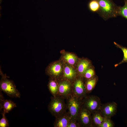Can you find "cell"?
<instances>
[{
    "instance_id": "obj_7",
    "label": "cell",
    "mask_w": 127,
    "mask_h": 127,
    "mask_svg": "<svg viewBox=\"0 0 127 127\" xmlns=\"http://www.w3.org/2000/svg\"><path fill=\"white\" fill-rule=\"evenodd\" d=\"M72 92L75 95L82 99L86 96L87 92L82 78H79L75 80L73 84Z\"/></svg>"
},
{
    "instance_id": "obj_9",
    "label": "cell",
    "mask_w": 127,
    "mask_h": 127,
    "mask_svg": "<svg viewBox=\"0 0 127 127\" xmlns=\"http://www.w3.org/2000/svg\"><path fill=\"white\" fill-rule=\"evenodd\" d=\"M62 64L59 62H56L50 64L46 70L47 74L51 77L57 78L60 76L62 72Z\"/></svg>"
},
{
    "instance_id": "obj_8",
    "label": "cell",
    "mask_w": 127,
    "mask_h": 127,
    "mask_svg": "<svg viewBox=\"0 0 127 127\" xmlns=\"http://www.w3.org/2000/svg\"><path fill=\"white\" fill-rule=\"evenodd\" d=\"M117 108V103L112 102L102 104L99 110L104 117L111 118L116 114Z\"/></svg>"
},
{
    "instance_id": "obj_22",
    "label": "cell",
    "mask_w": 127,
    "mask_h": 127,
    "mask_svg": "<svg viewBox=\"0 0 127 127\" xmlns=\"http://www.w3.org/2000/svg\"><path fill=\"white\" fill-rule=\"evenodd\" d=\"M95 75L94 67L92 66L86 70L83 77L87 80L93 77Z\"/></svg>"
},
{
    "instance_id": "obj_19",
    "label": "cell",
    "mask_w": 127,
    "mask_h": 127,
    "mask_svg": "<svg viewBox=\"0 0 127 127\" xmlns=\"http://www.w3.org/2000/svg\"><path fill=\"white\" fill-rule=\"evenodd\" d=\"M63 57L66 61L71 65L75 64L78 60V58L76 56L70 53H67L65 54Z\"/></svg>"
},
{
    "instance_id": "obj_2",
    "label": "cell",
    "mask_w": 127,
    "mask_h": 127,
    "mask_svg": "<svg viewBox=\"0 0 127 127\" xmlns=\"http://www.w3.org/2000/svg\"><path fill=\"white\" fill-rule=\"evenodd\" d=\"M67 107L70 119L77 121L78 114L83 104L82 99L72 92L67 97Z\"/></svg>"
},
{
    "instance_id": "obj_20",
    "label": "cell",
    "mask_w": 127,
    "mask_h": 127,
    "mask_svg": "<svg viewBox=\"0 0 127 127\" xmlns=\"http://www.w3.org/2000/svg\"><path fill=\"white\" fill-rule=\"evenodd\" d=\"M114 43L116 47L120 48L123 51V57L122 60L119 63L115 65V67L124 63H127V48L120 45L116 42H114Z\"/></svg>"
},
{
    "instance_id": "obj_15",
    "label": "cell",
    "mask_w": 127,
    "mask_h": 127,
    "mask_svg": "<svg viewBox=\"0 0 127 127\" xmlns=\"http://www.w3.org/2000/svg\"><path fill=\"white\" fill-rule=\"evenodd\" d=\"M76 75V72L73 68L68 65H65L64 72V78L69 80H72L75 78Z\"/></svg>"
},
{
    "instance_id": "obj_24",
    "label": "cell",
    "mask_w": 127,
    "mask_h": 127,
    "mask_svg": "<svg viewBox=\"0 0 127 127\" xmlns=\"http://www.w3.org/2000/svg\"><path fill=\"white\" fill-rule=\"evenodd\" d=\"M2 117L0 120V127H8L9 126L8 121L5 116V114L2 113Z\"/></svg>"
},
{
    "instance_id": "obj_1",
    "label": "cell",
    "mask_w": 127,
    "mask_h": 127,
    "mask_svg": "<svg viewBox=\"0 0 127 127\" xmlns=\"http://www.w3.org/2000/svg\"><path fill=\"white\" fill-rule=\"evenodd\" d=\"M100 9L98 14L104 20H106L118 16V6L112 0H98Z\"/></svg>"
},
{
    "instance_id": "obj_14",
    "label": "cell",
    "mask_w": 127,
    "mask_h": 127,
    "mask_svg": "<svg viewBox=\"0 0 127 127\" xmlns=\"http://www.w3.org/2000/svg\"><path fill=\"white\" fill-rule=\"evenodd\" d=\"M104 116L99 110L91 114V122L92 127H100L103 122Z\"/></svg>"
},
{
    "instance_id": "obj_17",
    "label": "cell",
    "mask_w": 127,
    "mask_h": 127,
    "mask_svg": "<svg viewBox=\"0 0 127 127\" xmlns=\"http://www.w3.org/2000/svg\"><path fill=\"white\" fill-rule=\"evenodd\" d=\"M53 79L51 77L48 82V87L51 93L54 97H55L58 95L59 86Z\"/></svg>"
},
{
    "instance_id": "obj_6",
    "label": "cell",
    "mask_w": 127,
    "mask_h": 127,
    "mask_svg": "<svg viewBox=\"0 0 127 127\" xmlns=\"http://www.w3.org/2000/svg\"><path fill=\"white\" fill-rule=\"evenodd\" d=\"M77 121L80 127H92L91 113L83 104L78 114Z\"/></svg>"
},
{
    "instance_id": "obj_23",
    "label": "cell",
    "mask_w": 127,
    "mask_h": 127,
    "mask_svg": "<svg viewBox=\"0 0 127 127\" xmlns=\"http://www.w3.org/2000/svg\"><path fill=\"white\" fill-rule=\"evenodd\" d=\"M111 118L104 117V121L100 127H113L114 124Z\"/></svg>"
},
{
    "instance_id": "obj_25",
    "label": "cell",
    "mask_w": 127,
    "mask_h": 127,
    "mask_svg": "<svg viewBox=\"0 0 127 127\" xmlns=\"http://www.w3.org/2000/svg\"><path fill=\"white\" fill-rule=\"evenodd\" d=\"M80 126L77 121L70 119L67 127H79Z\"/></svg>"
},
{
    "instance_id": "obj_3",
    "label": "cell",
    "mask_w": 127,
    "mask_h": 127,
    "mask_svg": "<svg viewBox=\"0 0 127 127\" xmlns=\"http://www.w3.org/2000/svg\"><path fill=\"white\" fill-rule=\"evenodd\" d=\"M1 77L0 81V89L9 96L12 98H20V94L13 82L8 79L6 75L1 72Z\"/></svg>"
},
{
    "instance_id": "obj_4",
    "label": "cell",
    "mask_w": 127,
    "mask_h": 127,
    "mask_svg": "<svg viewBox=\"0 0 127 127\" xmlns=\"http://www.w3.org/2000/svg\"><path fill=\"white\" fill-rule=\"evenodd\" d=\"M62 98L57 96L52 97L48 105L49 111L56 117L66 112V106Z\"/></svg>"
},
{
    "instance_id": "obj_11",
    "label": "cell",
    "mask_w": 127,
    "mask_h": 127,
    "mask_svg": "<svg viewBox=\"0 0 127 127\" xmlns=\"http://www.w3.org/2000/svg\"><path fill=\"white\" fill-rule=\"evenodd\" d=\"M70 119V117L68 113L66 112L56 117L54 126L55 127H67Z\"/></svg>"
},
{
    "instance_id": "obj_12",
    "label": "cell",
    "mask_w": 127,
    "mask_h": 127,
    "mask_svg": "<svg viewBox=\"0 0 127 127\" xmlns=\"http://www.w3.org/2000/svg\"><path fill=\"white\" fill-rule=\"evenodd\" d=\"M1 95L0 96V110H2V112L6 114L16 107V103L10 100L4 99Z\"/></svg>"
},
{
    "instance_id": "obj_21",
    "label": "cell",
    "mask_w": 127,
    "mask_h": 127,
    "mask_svg": "<svg viewBox=\"0 0 127 127\" xmlns=\"http://www.w3.org/2000/svg\"><path fill=\"white\" fill-rule=\"evenodd\" d=\"M124 4L122 6H118V16H120L127 20V0H124Z\"/></svg>"
},
{
    "instance_id": "obj_13",
    "label": "cell",
    "mask_w": 127,
    "mask_h": 127,
    "mask_svg": "<svg viewBox=\"0 0 127 127\" xmlns=\"http://www.w3.org/2000/svg\"><path fill=\"white\" fill-rule=\"evenodd\" d=\"M91 62L86 59H82L79 61L77 65L78 72L82 77H83L86 70L91 66Z\"/></svg>"
},
{
    "instance_id": "obj_16",
    "label": "cell",
    "mask_w": 127,
    "mask_h": 127,
    "mask_svg": "<svg viewBox=\"0 0 127 127\" xmlns=\"http://www.w3.org/2000/svg\"><path fill=\"white\" fill-rule=\"evenodd\" d=\"M98 79L96 75L93 77L87 80L85 83L87 93L91 91L95 86Z\"/></svg>"
},
{
    "instance_id": "obj_10",
    "label": "cell",
    "mask_w": 127,
    "mask_h": 127,
    "mask_svg": "<svg viewBox=\"0 0 127 127\" xmlns=\"http://www.w3.org/2000/svg\"><path fill=\"white\" fill-rule=\"evenodd\" d=\"M58 94L62 97H67L72 92V88L69 81L65 79L60 82L58 85Z\"/></svg>"
},
{
    "instance_id": "obj_18",
    "label": "cell",
    "mask_w": 127,
    "mask_h": 127,
    "mask_svg": "<svg viewBox=\"0 0 127 127\" xmlns=\"http://www.w3.org/2000/svg\"><path fill=\"white\" fill-rule=\"evenodd\" d=\"M88 7L91 12L98 14L100 9V6L98 0H90L88 3Z\"/></svg>"
},
{
    "instance_id": "obj_5",
    "label": "cell",
    "mask_w": 127,
    "mask_h": 127,
    "mask_svg": "<svg viewBox=\"0 0 127 127\" xmlns=\"http://www.w3.org/2000/svg\"><path fill=\"white\" fill-rule=\"evenodd\" d=\"M84 98L82 101L83 104L91 114L99 110L102 104L98 97L91 95Z\"/></svg>"
}]
</instances>
